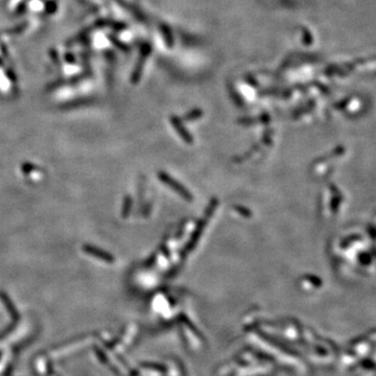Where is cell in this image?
Wrapping results in <instances>:
<instances>
[{
    "label": "cell",
    "instance_id": "6da1fadb",
    "mask_svg": "<svg viewBox=\"0 0 376 376\" xmlns=\"http://www.w3.org/2000/svg\"><path fill=\"white\" fill-rule=\"evenodd\" d=\"M159 178L162 180V182L165 183L167 186L174 189L176 193H178L182 198H186V200H188V201H190L191 198H193V197H191V195L189 194V191L185 187H183L182 185H180V183L175 181L172 177H169L168 175H166L164 173H160Z\"/></svg>",
    "mask_w": 376,
    "mask_h": 376
},
{
    "label": "cell",
    "instance_id": "7a4b0ae2",
    "mask_svg": "<svg viewBox=\"0 0 376 376\" xmlns=\"http://www.w3.org/2000/svg\"><path fill=\"white\" fill-rule=\"evenodd\" d=\"M83 250L85 251V253L89 254L90 256L97 257V258H99V260H102V261L108 262V263H112L114 261V257L111 254L107 253V252H105V251H102L97 247L86 245L83 247Z\"/></svg>",
    "mask_w": 376,
    "mask_h": 376
},
{
    "label": "cell",
    "instance_id": "3957f363",
    "mask_svg": "<svg viewBox=\"0 0 376 376\" xmlns=\"http://www.w3.org/2000/svg\"><path fill=\"white\" fill-rule=\"evenodd\" d=\"M173 124H174L175 129H176L177 131H178L179 135H180L184 140H185V141H186L187 143H191V141H193V138H191V136L188 134V132L182 127L181 123L179 122V120L173 119Z\"/></svg>",
    "mask_w": 376,
    "mask_h": 376
}]
</instances>
